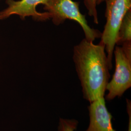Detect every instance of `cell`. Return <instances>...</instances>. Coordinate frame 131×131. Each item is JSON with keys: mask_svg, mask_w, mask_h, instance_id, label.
I'll return each mask as SVG.
<instances>
[{"mask_svg": "<svg viewBox=\"0 0 131 131\" xmlns=\"http://www.w3.org/2000/svg\"><path fill=\"white\" fill-rule=\"evenodd\" d=\"M73 60L84 98L90 103L104 97L111 69L104 44L84 38L74 47Z\"/></svg>", "mask_w": 131, "mask_h": 131, "instance_id": "1", "label": "cell"}, {"mask_svg": "<svg viewBox=\"0 0 131 131\" xmlns=\"http://www.w3.org/2000/svg\"><path fill=\"white\" fill-rule=\"evenodd\" d=\"M44 9L48 13L52 23L56 26L64 23L66 19L74 20L79 24L86 40L93 41L101 38L102 33L90 27L85 16L81 13L79 3L72 0H52L45 5Z\"/></svg>", "mask_w": 131, "mask_h": 131, "instance_id": "2", "label": "cell"}, {"mask_svg": "<svg viewBox=\"0 0 131 131\" xmlns=\"http://www.w3.org/2000/svg\"><path fill=\"white\" fill-rule=\"evenodd\" d=\"M105 2L106 24L100 42L105 46L108 61L112 69L113 52L116 45L118 29L124 16L131 10V0H106Z\"/></svg>", "mask_w": 131, "mask_h": 131, "instance_id": "3", "label": "cell"}, {"mask_svg": "<svg viewBox=\"0 0 131 131\" xmlns=\"http://www.w3.org/2000/svg\"><path fill=\"white\" fill-rule=\"evenodd\" d=\"M115 59V70L112 79L106 86L105 98L111 100L121 97L131 86V42L115 47L113 56Z\"/></svg>", "mask_w": 131, "mask_h": 131, "instance_id": "4", "label": "cell"}, {"mask_svg": "<svg viewBox=\"0 0 131 131\" xmlns=\"http://www.w3.org/2000/svg\"><path fill=\"white\" fill-rule=\"evenodd\" d=\"M52 0H6L7 7L0 12V20L9 18L13 15H17L24 19L26 17H32L38 21H45L50 19L47 12L37 11L36 7L40 4L48 5Z\"/></svg>", "mask_w": 131, "mask_h": 131, "instance_id": "5", "label": "cell"}, {"mask_svg": "<svg viewBox=\"0 0 131 131\" xmlns=\"http://www.w3.org/2000/svg\"><path fill=\"white\" fill-rule=\"evenodd\" d=\"M89 109L90 123L86 131H116L113 128L112 117L108 111L104 97L90 103Z\"/></svg>", "mask_w": 131, "mask_h": 131, "instance_id": "6", "label": "cell"}, {"mask_svg": "<svg viewBox=\"0 0 131 131\" xmlns=\"http://www.w3.org/2000/svg\"><path fill=\"white\" fill-rule=\"evenodd\" d=\"M131 10H129L122 20L118 29L116 41L117 45H122L131 42Z\"/></svg>", "mask_w": 131, "mask_h": 131, "instance_id": "7", "label": "cell"}, {"mask_svg": "<svg viewBox=\"0 0 131 131\" xmlns=\"http://www.w3.org/2000/svg\"><path fill=\"white\" fill-rule=\"evenodd\" d=\"M84 2L85 7L88 11V14L93 19L94 23L96 24H98L97 0H84Z\"/></svg>", "mask_w": 131, "mask_h": 131, "instance_id": "8", "label": "cell"}, {"mask_svg": "<svg viewBox=\"0 0 131 131\" xmlns=\"http://www.w3.org/2000/svg\"><path fill=\"white\" fill-rule=\"evenodd\" d=\"M78 122L74 119L60 118L58 131H74L77 128Z\"/></svg>", "mask_w": 131, "mask_h": 131, "instance_id": "9", "label": "cell"}, {"mask_svg": "<svg viewBox=\"0 0 131 131\" xmlns=\"http://www.w3.org/2000/svg\"><path fill=\"white\" fill-rule=\"evenodd\" d=\"M127 110L129 116L128 129L127 131H131V103L129 100H127Z\"/></svg>", "mask_w": 131, "mask_h": 131, "instance_id": "10", "label": "cell"}, {"mask_svg": "<svg viewBox=\"0 0 131 131\" xmlns=\"http://www.w3.org/2000/svg\"><path fill=\"white\" fill-rule=\"evenodd\" d=\"M106 0H97V5H100L101 4H102V3H103Z\"/></svg>", "mask_w": 131, "mask_h": 131, "instance_id": "11", "label": "cell"}]
</instances>
